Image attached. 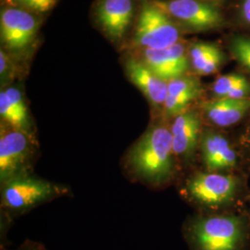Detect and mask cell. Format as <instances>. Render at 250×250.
<instances>
[{
  "mask_svg": "<svg viewBox=\"0 0 250 250\" xmlns=\"http://www.w3.org/2000/svg\"><path fill=\"white\" fill-rule=\"evenodd\" d=\"M182 231L189 250H250V216L246 208L197 211L185 222Z\"/></svg>",
  "mask_w": 250,
  "mask_h": 250,
  "instance_id": "1",
  "label": "cell"
},
{
  "mask_svg": "<svg viewBox=\"0 0 250 250\" xmlns=\"http://www.w3.org/2000/svg\"><path fill=\"white\" fill-rule=\"evenodd\" d=\"M250 175L193 170L181 185V194L197 211L243 209L250 194Z\"/></svg>",
  "mask_w": 250,
  "mask_h": 250,
  "instance_id": "2",
  "label": "cell"
},
{
  "mask_svg": "<svg viewBox=\"0 0 250 250\" xmlns=\"http://www.w3.org/2000/svg\"><path fill=\"white\" fill-rule=\"evenodd\" d=\"M134 173L153 186H164L175 178L179 166L173 151L170 124L151 126L128 156Z\"/></svg>",
  "mask_w": 250,
  "mask_h": 250,
  "instance_id": "3",
  "label": "cell"
},
{
  "mask_svg": "<svg viewBox=\"0 0 250 250\" xmlns=\"http://www.w3.org/2000/svg\"><path fill=\"white\" fill-rule=\"evenodd\" d=\"M197 159L201 170L250 175L233 131L204 125Z\"/></svg>",
  "mask_w": 250,
  "mask_h": 250,
  "instance_id": "4",
  "label": "cell"
},
{
  "mask_svg": "<svg viewBox=\"0 0 250 250\" xmlns=\"http://www.w3.org/2000/svg\"><path fill=\"white\" fill-rule=\"evenodd\" d=\"M179 41L180 31L174 21L153 2L145 3L134 30V45L143 49H163Z\"/></svg>",
  "mask_w": 250,
  "mask_h": 250,
  "instance_id": "5",
  "label": "cell"
},
{
  "mask_svg": "<svg viewBox=\"0 0 250 250\" xmlns=\"http://www.w3.org/2000/svg\"><path fill=\"white\" fill-rule=\"evenodd\" d=\"M2 186V206L14 212L25 211L64 192L62 188L48 181L26 174L12 179Z\"/></svg>",
  "mask_w": 250,
  "mask_h": 250,
  "instance_id": "6",
  "label": "cell"
},
{
  "mask_svg": "<svg viewBox=\"0 0 250 250\" xmlns=\"http://www.w3.org/2000/svg\"><path fill=\"white\" fill-rule=\"evenodd\" d=\"M204 122L197 107L179 114L170 123L173 151L179 166L192 168L197 161Z\"/></svg>",
  "mask_w": 250,
  "mask_h": 250,
  "instance_id": "7",
  "label": "cell"
},
{
  "mask_svg": "<svg viewBox=\"0 0 250 250\" xmlns=\"http://www.w3.org/2000/svg\"><path fill=\"white\" fill-rule=\"evenodd\" d=\"M34 155L32 134L13 128L1 129L0 135V180L2 185L25 175Z\"/></svg>",
  "mask_w": 250,
  "mask_h": 250,
  "instance_id": "8",
  "label": "cell"
},
{
  "mask_svg": "<svg viewBox=\"0 0 250 250\" xmlns=\"http://www.w3.org/2000/svg\"><path fill=\"white\" fill-rule=\"evenodd\" d=\"M173 21L196 31H208L224 24L221 12L202 0H170L153 2Z\"/></svg>",
  "mask_w": 250,
  "mask_h": 250,
  "instance_id": "9",
  "label": "cell"
},
{
  "mask_svg": "<svg viewBox=\"0 0 250 250\" xmlns=\"http://www.w3.org/2000/svg\"><path fill=\"white\" fill-rule=\"evenodd\" d=\"M199 109L204 125L233 131L250 117V99H209L201 101Z\"/></svg>",
  "mask_w": 250,
  "mask_h": 250,
  "instance_id": "10",
  "label": "cell"
},
{
  "mask_svg": "<svg viewBox=\"0 0 250 250\" xmlns=\"http://www.w3.org/2000/svg\"><path fill=\"white\" fill-rule=\"evenodd\" d=\"M37 29V20L25 9L7 8L1 11V40L10 50L26 48L36 37Z\"/></svg>",
  "mask_w": 250,
  "mask_h": 250,
  "instance_id": "11",
  "label": "cell"
},
{
  "mask_svg": "<svg viewBox=\"0 0 250 250\" xmlns=\"http://www.w3.org/2000/svg\"><path fill=\"white\" fill-rule=\"evenodd\" d=\"M139 60L167 83L187 75L190 67L188 53L181 42L163 49H143Z\"/></svg>",
  "mask_w": 250,
  "mask_h": 250,
  "instance_id": "12",
  "label": "cell"
},
{
  "mask_svg": "<svg viewBox=\"0 0 250 250\" xmlns=\"http://www.w3.org/2000/svg\"><path fill=\"white\" fill-rule=\"evenodd\" d=\"M133 0H100L96 16L106 36L113 41L124 38L134 17Z\"/></svg>",
  "mask_w": 250,
  "mask_h": 250,
  "instance_id": "13",
  "label": "cell"
},
{
  "mask_svg": "<svg viewBox=\"0 0 250 250\" xmlns=\"http://www.w3.org/2000/svg\"><path fill=\"white\" fill-rule=\"evenodd\" d=\"M204 89L194 75H184L168 83V96L164 103L162 112L166 120L174 117L191 108L192 104L203 96Z\"/></svg>",
  "mask_w": 250,
  "mask_h": 250,
  "instance_id": "14",
  "label": "cell"
},
{
  "mask_svg": "<svg viewBox=\"0 0 250 250\" xmlns=\"http://www.w3.org/2000/svg\"><path fill=\"white\" fill-rule=\"evenodd\" d=\"M126 73L134 85L156 108L163 109L168 96V83L159 78L139 59H130L125 64Z\"/></svg>",
  "mask_w": 250,
  "mask_h": 250,
  "instance_id": "15",
  "label": "cell"
},
{
  "mask_svg": "<svg viewBox=\"0 0 250 250\" xmlns=\"http://www.w3.org/2000/svg\"><path fill=\"white\" fill-rule=\"evenodd\" d=\"M188 57L193 71L201 76L217 73L225 61L222 50L210 43L197 42L193 44L189 49Z\"/></svg>",
  "mask_w": 250,
  "mask_h": 250,
  "instance_id": "16",
  "label": "cell"
},
{
  "mask_svg": "<svg viewBox=\"0 0 250 250\" xmlns=\"http://www.w3.org/2000/svg\"><path fill=\"white\" fill-rule=\"evenodd\" d=\"M209 92L210 99H250V79L237 72L221 75L211 83Z\"/></svg>",
  "mask_w": 250,
  "mask_h": 250,
  "instance_id": "17",
  "label": "cell"
},
{
  "mask_svg": "<svg viewBox=\"0 0 250 250\" xmlns=\"http://www.w3.org/2000/svg\"><path fill=\"white\" fill-rule=\"evenodd\" d=\"M0 116L1 120L9 125L10 128L30 133V119L22 115L9 100L4 90L0 93Z\"/></svg>",
  "mask_w": 250,
  "mask_h": 250,
  "instance_id": "18",
  "label": "cell"
},
{
  "mask_svg": "<svg viewBox=\"0 0 250 250\" xmlns=\"http://www.w3.org/2000/svg\"><path fill=\"white\" fill-rule=\"evenodd\" d=\"M233 58L250 75V38L247 36H234L230 43Z\"/></svg>",
  "mask_w": 250,
  "mask_h": 250,
  "instance_id": "19",
  "label": "cell"
},
{
  "mask_svg": "<svg viewBox=\"0 0 250 250\" xmlns=\"http://www.w3.org/2000/svg\"><path fill=\"white\" fill-rule=\"evenodd\" d=\"M233 133L247 169L250 173V117L239 128L233 130Z\"/></svg>",
  "mask_w": 250,
  "mask_h": 250,
  "instance_id": "20",
  "label": "cell"
},
{
  "mask_svg": "<svg viewBox=\"0 0 250 250\" xmlns=\"http://www.w3.org/2000/svg\"><path fill=\"white\" fill-rule=\"evenodd\" d=\"M8 4L27 11H35L38 13L46 12L52 9L57 0H5Z\"/></svg>",
  "mask_w": 250,
  "mask_h": 250,
  "instance_id": "21",
  "label": "cell"
},
{
  "mask_svg": "<svg viewBox=\"0 0 250 250\" xmlns=\"http://www.w3.org/2000/svg\"><path fill=\"white\" fill-rule=\"evenodd\" d=\"M12 67L11 62H9L7 54L3 50L0 51V74H1V81L2 83L7 79L11 78L12 75Z\"/></svg>",
  "mask_w": 250,
  "mask_h": 250,
  "instance_id": "22",
  "label": "cell"
},
{
  "mask_svg": "<svg viewBox=\"0 0 250 250\" xmlns=\"http://www.w3.org/2000/svg\"><path fill=\"white\" fill-rule=\"evenodd\" d=\"M16 250H47L41 243L26 240L21 244Z\"/></svg>",
  "mask_w": 250,
  "mask_h": 250,
  "instance_id": "23",
  "label": "cell"
},
{
  "mask_svg": "<svg viewBox=\"0 0 250 250\" xmlns=\"http://www.w3.org/2000/svg\"><path fill=\"white\" fill-rule=\"evenodd\" d=\"M240 14H241L243 21L250 25V0H244L241 5V9H240Z\"/></svg>",
  "mask_w": 250,
  "mask_h": 250,
  "instance_id": "24",
  "label": "cell"
},
{
  "mask_svg": "<svg viewBox=\"0 0 250 250\" xmlns=\"http://www.w3.org/2000/svg\"><path fill=\"white\" fill-rule=\"evenodd\" d=\"M246 208H247V210H248V213H249L250 216V197H249V200H248V203H247V207H246Z\"/></svg>",
  "mask_w": 250,
  "mask_h": 250,
  "instance_id": "25",
  "label": "cell"
},
{
  "mask_svg": "<svg viewBox=\"0 0 250 250\" xmlns=\"http://www.w3.org/2000/svg\"><path fill=\"white\" fill-rule=\"evenodd\" d=\"M146 1H149V2H156V1H161V0H146Z\"/></svg>",
  "mask_w": 250,
  "mask_h": 250,
  "instance_id": "26",
  "label": "cell"
}]
</instances>
